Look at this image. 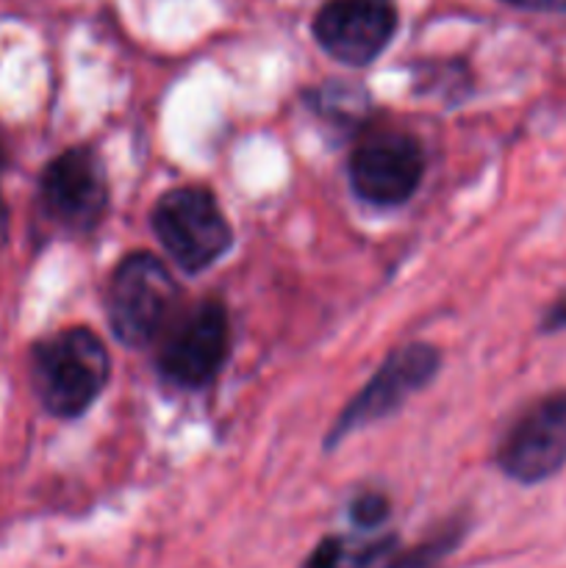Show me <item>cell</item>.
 <instances>
[{
  "instance_id": "6da1fadb",
  "label": "cell",
  "mask_w": 566,
  "mask_h": 568,
  "mask_svg": "<svg viewBox=\"0 0 566 568\" xmlns=\"http://www.w3.org/2000/svg\"><path fill=\"white\" fill-rule=\"evenodd\" d=\"M33 388L44 408L59 419H78L103 394L111 355L89 327H70L44 338L31 353Z\"/></svg>"
},
{
  "instance_id": "7a4b0ae2",
  "label": "cell",
  "mask_w": 566,
  "mask_h": 568,
  "mask_svg": "<svg viewBox=\"0 0 566 568\" xmlns=\"http://www.w3.org/2000/svg\"><path fill=\"white\" fill-rule=\"evenodd\" d=\"M178 283L155 255L137 250L114 266L105 286L111 333L125 347H148L161 336L178 305Z\"/></svg>"
},
{
  "instance_id": "3957f363",
  "label": "cell",
  "mask_w": 566,
  "mask_h": 568,
  "mask_svg": "<svg viewBox=\"0 0 566 568\" xmlns=\"http://www.w3.org/2000/svg\"><path fill=\"white\" fill-rule=\"evenodd\" d=\"M150 227L164 253L189 275L214 266L233 247L231 222L205 186H178L161 194L150 211Z\"/></svg>"
},
{
  "instance_id": "277c9868",
  "label": "cell",
  "mask_w": 566,
  "mask_h": 568,
  "mask_svg": "<svg viewBox=\"0 0 566 568\" xmlns=\"http://www.w3.org/2000/svg\"><path fill=\"white\" fill-rule=\"evenodd\" d=\"M438 366H442V353L425 342L405 344V347L388 353V358L377 366L370 383L338 414L336 425L327 433L325 447L333 449L347 436L358 433L361 427L375 425L403 408L405 399L431 386L433 377L438 375Z\"/></svg>"
},
{
  "instance_id": "5b68a950",
  "label": "cell",
  "mask_w": 566,
  "mask_h": 568,
  "mask_svg": "<svg viewBox=\"0 0 566 568\" xmlns=\"http://www.w3.org/2000/svg\"><path fill=\"white\" fill-rule=\"evenodd\" d=\"M505 477L536 486L566 466V388L533 399L505 430L497 447Z\"/></svg>"
},
{
  "instance_id": "8992f818",
  "label": "cell",
  "mask_w": 566,
  "mask_h": 568,
  "mask_svg": "<svg viewBox=\"0 0 566 568\" xmlns=\"http://www.w3.org/2000/svg\"><path fill=\"white\" fill-rule=\"evenodd\" d=\"M231 349V322L220 300H203L175 322L159 349V372L178 388H205Z\"/></svg>"
},
{
  "instance_id": "52a82bcc",
  "label": "cell",
  "mask_w": 566,
  "mask_h": 568,
  "mask_svg": "<svg viewBox=\"0 0 566 568\" xmlns=\"http://www.w3.org/2000/svg\"><path fill=\"white\" fill-rule=\"evenodd\" d=\"M350 186L355 197L377 209L408 203L425 175V150L405 131H377L361 139L350 155Z\"/></svg>"
},
{
  "instance_id": "ba28073f",
  "label": "cell",
  "mask_w": 566,
  "mask_h": 568,
  "mask_svg": "<svg viewBox=\"0 0 566 568\" xmlns=\"http://www.w3.org/2000/svg\"><path fill=\"white\" fill-rule=\"evenodd\" d=\"M48 220L72 233H89L109 211V181L92 148H70L55 155L39 181Z\"/></svg>"
},
{
  "instance_id": "9c48e42d",
  "label": "cell",
  "mask_w": 566,
  "mask_h": 568,
  "mask_svg": "<svg viewBox=\"0 0 566 568\" xmlns=\"http://www.w3.org/2000/svg\"><path fill=\"white\" fill-rule=\"evenodd\" d=\"M397 22L394 0H325L311 20V33L331 59L366 67L392 44Z\"/></svg>"
},
{
  "instance_id": "30bf717a",
  "label": "cell",
  "mask_w": 566,
  "mask_h": 568,
  "mask_svg": "<svg viewBox=\"0 0 566 568\" xmlns=\"http://www.w3.org/2000/svg\"><path fill=\"white\" fill-rule=\"evenodd\" d=\"M397 549L394 532L364 538L327 536L316 544L303 568H388Z\"/></svg>"
},
{
  "instance_id": "8fae6325",
  "label": "cell",
  "mask_w": 566,
  "mask_h": 568,
  "mask_svg": "<svg viewBox=\"0 0 566 568\" xmlns=\"http://www.w3.org/2000/svg\"><path fill=\"white\" fill-rule=\"evenodd\" d=\"M464 541V521H449L442 530L433 532L431 538L420 541L411 549H397L388 568H431L438 560L447 558L458 544Z\"/></svg>"
},
{
  "instance_id": "7c38bea8",
  "label": "cell",
  "mask_w": 566,
  "mask_h": 568,
  "mask_svg": "<svg viewBox=\"0 0 566 568\" xmlns=\"http://www.w3.org/2000/svg\"><path fill=\"white\" fill-rule=\"evenodd\" d=\"M388 514H392V505L381 491H361L350 503V521L361 532H375L388 519Z\"/></svg>"
},
{
  "instance_id": "4fadbf2b",
  "label": "cell",
  "mask_w": 566,
  "mask_h": 568,
  "mask_svg": "<svg viewBox=\"0 0 566 568\" xmlns=\"http://www.w3.org/2000/svg\"><path fill=\"white\" fill-rule=\"evenodd\" d=\"M566 331V292L558 294V300L549 303V308L542 316V333H560Z\"/></svg>"
},
{
  "instance_id": "5bb4252c",
  "label": "cell",
  "mask_w": 566,
  "mask_h": 568,
  "mask_svg": "<svg viewBox=\"0 0 566 568\" xmlns=\"http://www.w3.org/2000/svg\"><path fill=\"white\" fill-rule=\"evenodd\" d=\"M503 3L522 11H555V14L566 11V0H503Z\"/></svg>"
},
{
  "instance_id": "9a60e30c",
  "label": "cell",
  "mask_w": 566,
  "mask_h": 568,
  "mask_svg": "<svg viewBox=\"0 0 566 568\" xmlns=\"http://www.w3.org/2000/svg\"><path fill=\"white\" fill-rule=\"evenodd\" d=\"M6 166V150H3V144H0V170H3Z\"/></svg>"
}]
</instances>
